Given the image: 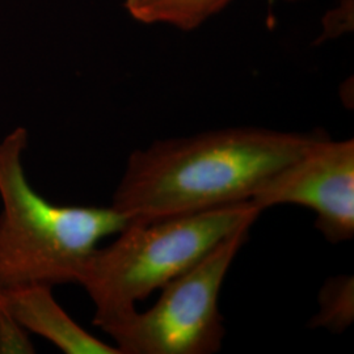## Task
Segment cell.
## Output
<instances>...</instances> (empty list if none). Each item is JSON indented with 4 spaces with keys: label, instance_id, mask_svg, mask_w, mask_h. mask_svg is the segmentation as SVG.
<instances>
[{
    "label": "cell",
    "instance_id": "obj_5",
    "mask_svg": "<svg viewBox=\"0 0 354 354\" xmlns=\"http://www.w3.org/2000/svg\"><path fill=\"white\" fill-rule=\"evenodd\" d=\"M261 212L277 205H299L317 215L315 226L337 244L354 236V140L324 134L285 165L251 198Z\"/></svg>",
    "mask_w": 354,
    "mask_h": 354
},
{
    "label": "cell",
    "instance_id": "obj_10",
    "mask_svg": "<svg viewBox=\"0 0 354 354\" xmlns=\"http://www.w3.org/2000/svg\"><path fill=\"white\" fill-rule=\"evenodd\" d=\"M152 1L153 0H124V7L127 13L134 19L143 8L151 4Z\"/></svg>",
    "mask_w": 354,
    "mask_h": 354
},
{
    "label": "cell",
    "instance_id": "obj_3",
    "mask_svg": "<svg viewBox=\"0 0 354 354\" xmlns=\"http://www.w3.org/2000/svg\"><path fill=\"white\" fill-rule=\"evenodd\" d=\"M28 130L0 140V285L75 282L99 241L129 223L112 206H62L39 196L26 178Z\"/></svg>",
    "mask_w": 354,
    "mask_h": 354
},
{
    "label": "cell",
    "instance_id": "obj_2",
    "mask_svg": "<svg viewBox=\"0 0 354 354\" xmlns=\"http://www.w3.org/2000/svg\"><path fill=\"white\" fill-rule=\"evenodd\" d=\"M261 210L252 203H234L194 214L131 221L117 239L95 248L77 270L95 306L99 328L137 310V304L197 264L221 241L252 226Z\"/></svg>",
    "mask_w": 354,
    "mask_h": 354
},
{
    "label": "cell",
    "instance_id": "obj_8",
    "mask_svg": "<svg viewBox=\"0 0 354 354\" xmlns=\"http://www.w3.org/2000/svg\"><path fill=\"white\" fill-rule=\"evenodd\" d=\"M320 313L314 317L317 327L340 332L353 320V279H329L320 294Z\"/></svg>",
    "mask_w": 354,
    "mask_h": 354
},
{
    "label": "cell",
    "instance_id": "obj_11",
    "mask_svg": "<svg viewBox=\"0 0 354 354\" xmlns=\"http://www.w3.org/2000/svg\"><path fill=\"white\" fill-rule=\"evenodd\" d=\"M282 1H286V3H298V1H304V0H282Z\"/></svg>",
    "mask_w": 354,
    "mask_h": 354
},
{
    "label": "cell",
    "instance_id": "obj_1",
    "mask_svg": "<svg viewBox=\"0 0 354 354\" xmlns=\"http://www.w3.org/2000/svg\"><path fill=\"white\" fill-rule=\"evenodd\" d=\"M324 134L227 127L155 140L130 153L112 207L131 222L251 201L270 177Z\"/></svg>",
    "mask_w": 354,
    "mask_h": 354
},
{
    "label": "cell",
    "instance_id": "obj_4",
    "mask_svg": "<svg viewBox=\"0 0 354 354\" xmlns=\"http://www.w3.org/2000/svg\"><path fill=\"white\" fill-rule=\"evenodd\" d=\"M239 228L160 289L150 310H134L102 330L120 354H212L222 348L223 317L218 299L228 269L248 239Z\"/></svg>",
    "mask_w": 354,
    "mask_h": 354
},
{
    "label": "cell",
    "instance_id": "obj_9",
    "mask_svg": "<svg viewBox=\"0 0 354 354\" xmlns=\"http://www.w3.org/2000/svg\"><path fill=\"white\" fill-rule=\"evenodd\" d=\"M0 353H35L28 332L13 317L0 285Z\"/></svg>",
    "mask_w": 354,
    "mask_h": 354
},
{
    "label": "cell",
    "instance_id": "obj_6",
    "mask_svg": "<svg viewBox=\"0 0 354 354\" xmlns=\"http://www.w3.org/2000/svg\"><path fill=\"white\" fill-rule=\"evenodd\" d=\"M15 319L26 332L38 335L66 354H120L80 327L53 295V285L44 282L1 286Z\"/></svg>",
    "mask_w": 354,
    "mask_h": 354
},
{
    "label": "cell",
    "instance_id": "obj_7",
    "mask_svg": "<svg viewBox=\"0 0 354 354\" xmlns=\"http://www.w3.org/2000/svg\"><path fill=\"white\" fill-rule=\"evenodd\" d=\"M232 0H153L134 20L142 24H162L184 32L194 30L225 10Z\"/></svg>",
    "mask_w": 354,
    "mask_h": 354
}]
</instances>
